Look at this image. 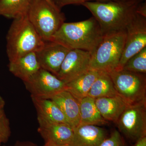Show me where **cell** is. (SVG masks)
Here are the masks:
<instances>
[{
  "mask_svg": "<svg viewBox=\"0 0 146 146\" xmlns=\"http://www.w3.org/2000/svg\"><path fill=\"white\" fill-rule=\"evenodd\" d=\"M117 95V93L108 73L100 71L99 74L91 86L88 96L96 99Z\"/></svg>",
  "mask_w": 146,
  "mask_h": 146,
  "instance_id": "20",
  "label": "cell"
},
{
  "mask_svg": "<svg viewBox=\"0 0 146 146\" xmlns=\"http://www.w3.org/2000/svg\"><path fill=\"white\" fill-rule=\"evenodd\" d=\"M120 132L137 141L146 136V100L129 105L117 123Z\"/></svg>",
  "mask_w": 146,
  "mask_h": 146,
  "instance_id": "7",
  "label": "cell"
},
{
  "mask_svg": "<svg viewBox=\"0 0 146 146\" xmlns=\"http://www.w3.org/2000/svg\"><path fill=\"white\" fill-rule=\"evenodd\" d=\"M99 146H125L121 134L115 130L108 138H106Z\"/></svg>",
  "mask_w": 146,
  "mask_h": 146,
  "instance_id": "24",
  "label": "cell"
},
{
  "mask_svg": "<svg viewBox=\"0 0 146 146\" xmlns=\"http://www.w3.org/2000/svg\"><path fill=\"white\" fill-rule=\"evenodd\" d=\"M79 104L80 122L79 125H91L99 126L108 123L97 108L95 99L85 97L79 102Z\"/></svg>",
  "mask_w": 146,
  "mask_h": 146,
  "instance_id": "19",
  "label": "cell"
},
{
  "mask_svg": "<svg viewBox=\"0 0 146 146\" xmlns=\"http://www.w3.org/2000/svg\"><path fill=\"white\" fill-rule=\"evenodd\" d=\"M97 108L106 121L117 122L128 105L119 96L103 97L95 99Z\"/></svg>",
  "mask_w": 146,
  "mask_h": 146,
  "instance_id": "15",
  "label": "cell"
},
{
  "mask_svg": "<svg viewBox=\"0 0 146 146\" xmlns=\"http://www.w3.org/2000/svg\"><path fill=\"white\" fill-rule=\"evenodd\" d=\"M44 146H73L70 145H57L50 143H45Z\"/></svg>",
  "mask_w": 146,
  "mask_h": 146,
  "instance_id": "29",
  "label": "cell"
},
{
  "mask_svg": "<svg viewBox=\"0 0 146 146\" xmlns=\"http://www.w3.org/2000/svg\"><path fill=\"white\" fill-rule=\"evenodd\" d=\"M74 129L70 145L73 146H99L106 138L105 130L99 126L78 125Z\"/></svg>",
  "mask_w": 146,
  "mask_h": 146,
  "instance_id": "13",
  "label": "cell"
},
{
  "mask_svg": "<svg viewBox=\"0 0 146 146\" xmlns=\"http://www.w3.org/2000/svg\"><path fill=\"white\" fill-rule=\"evenodd\" d=\"M100 71L90 70L85 74L65 84V90L70 93L79 102L88 96L92 84Z\"/></svg>",
  "mask_w": 146,
  "mask_h": 146,
  "instance_id": "18",
  "label": "cell"
},
{
  "mask_svg": "<svg viewBox=\"0 0 146 146\" xmlns=\"http://www.w3.org/2000/svg\"><path fill=\"white\" fill-rule=\"evenodd\" d=\"M27 16L45 42L50 41L65 21L61 10L46 0H31Z\"/></svg>",
  "mask_w": 146,
  "mask_h": 146,
  "instance_id": "4",
  "label": "cell"
},
{
  "mask_svg": "<svg viewBox=\"0 0 146 146\" xmlns=\"http://www.w3.org/2000/svg\"><path fill=\"white\" fill-rule=\"evenodd\" d=\"M145 0L88 1L81 5L91 12L106 34L125 30L137 13L138 6Z\"/></svg>",
  "mask_w": 146,
  "mask_h": 146,
  "instance_id": "1",
  "label": "cell"
},
{
  "mask_svg": "<svg viewBox=\"0 0 146 146\" xmlns=\"http://www.w3.org/2000/svg\"><path fill=\"white\" fill-rule=\"evenodd\" d=\"M113 1H128V0H113Z\"/></svg>",
  "mask_w": 146,
  "mask_h": 146,
  "instance_id": "31",
  "label": "cell"
},
{
  "mask_svg": "<svg viewBox=\"0 0 146 146\" xmlns=\"http://www.w3.org/2000/svg\"></svg>",
  "mask_w": 146,
  "mask_h": 146,
  "instance_id": "32",
  "label": "cell"
},
{
  "mask_svg": "<svg viewBox=\"0 0 146 146\" xmlns=\"http://www.w3.org/2000/svg\"><path fill=\"white\" fill-rule=\"evenodd\" d=\"M31 99L37 112V118L69 125L61 110L51 100L43 99L34 97H31Z\"/></svg>",
  "mask_w": 146,
  "mask_h": 146,
  "instance_id": "17",
  "label": "cell"
},
{
  "mask_svg": "<svg viewBox=\"0 0 146 146\" xmlns=\"http://www.w3.org/2000/svg\"><path fill=\"white\" fill-rule=\"evenodd\" d=\"M13 146H37L35 144L29 142H20Z\"/></svg>",
  "mask_w": 146,
  "mask_h": 146,
  "instance_id": "28",
  "label": "cell"
},
{
  "mask_svg": "<svg viewBox=\"0 0 146 146\" xmlns=\"http://www.w3.org/2000/svg\"><path fill=\"white\" fill-rule=\"evenodd\" d=\"M51 100L61 110L70 126L74 129L79 125V102L70 93L64 90L56 95Z\"/></svg>",
  "mask_w": 146,
  "mask_h": 146,
  "instance_id": "14",
  "label": "cell"
},
{
  "mask_svg": "<svg viewBox=\"0 0 146 146\" xmlns=\"http://www.w3.org/2000/svg\"><path fill=\"white\" fill-rule=\"evenodd\" d=\"M126 36V30L105 34L91 54L90 70L108 73L115 70L121 57Z\"/></svg>",
  "mask_w": 146,
  "mask_h": 146,
  "instance_id": "5",
  "label": "cell"
},
{
  "mask_svg": "<svg viewBox=\"0 0 146 146\" xmlns=\"http://www.w3.org/2000/svg\"><path fill=\"white\" fill-rule=\"evenodd\" d=\"M91 54L79 49L70 50L65 56L56 76L65 84L90 70Z\"/></svg>",
  "mask_w": 146,
  "mask_h": 146,
  "instance_id": "10",
  "label": "cell"
},
{
  "mask_svg": "<svg viewBox=\"0 0 146 146\" xmlns=\"http://www.w3.org/2000/svg\"><path fill=\"white\" fill-rule=\"evenodd\" d=\"M135 146H146V136L140 138L136 141Z\"/></svg>",
  "mask_w": 146,
  "mask_h": 146,
  "instance_id": "27",
  "label": "cell"
},
{
  "mask_svg": "<svg viewBox=\"0 0 146 146\" xmlns=\"http://www.w3.org/2000/svg\"><path fill=\"white\" fill-rule=\"evenodd\" d=\"M122 70L131 72L146 74V47L129 58Z\"/></svg>",
  "mask_w": 146,
  "mask_h": 146,
  "instance_id": "22",
  "label": "cell"
},
{
  "mask_svg": "<svg viewBox=\"0 0 146 146\" xmlns=\"http://www.w3.org/2000/svg\"><path fill=\"white\" fill-rule=\"evenodd\" d=\"M10 135V123L4 113L0 116V146L8 141Z\"/></svg>",
  "mask_w": 146,
  "mask_h": 146,
  "instance_id": "23",
  "label": "cell"
},
{
  "mask_svg": "<svg viewBox=\"0 0 146 146\" xmlns=\"http://www.w3.org/2000/svg\"><path fill=\"white\" fill-rule=\"evenodd\" d=\"M31 0H0V16L14 19L27 15Z\"/></svg>",
  "mask_w": 146,
  "mask_h": 146,
  "instance_id": "21",
  "label": "cell"
},
{
  "mask_svg": "<svg viewBox=\"0 0 146 146\" xmlns=\"http://www.w3.org/2000/svg\"><path fill=\"white\" fill-rule=\"evenodd\" d=\"M70 50L56 42L46 41L35 54L40 68L56 76Z\"/></svg>",
  "mask_w": 146,
  "mask_h": 146,
  "instance_id": "11",
  "label": "cell"
},
{
  "mask_svg": "<svg viewBox=\"0 0 146 146\" xmlns=\"http://www.w3.org/2000/svg\"><path fill=\"white\" fill-rule=\"evenodd\" d=\"M53 3L58 9H61L65 6L69 5H82V4L88 1H108L110 0H51Z\"/></svg>",
  "mask_w": 146,
  "mask_h": 146,
  "instance_id": "25",
  "label": "cell"
},
{
  "mask_svg": "<svg viewBox=\"0 0 146 146\" xmlns=\"http://www.w3.org/2000/svg\"><path fill=\"white\" fill-rule=\"evenodd\" d=\"M118 96L128 105L146 100V74L114 70L108 73Z\"/></svg>",
  "mask_w": 146,
  "mask_h": 146,
  "instance_id": "6",
  "label": "cell"
},
{
  "mask_svg": "<svg viewBox=\"0 0 146 146\" xmlns=\"http://www.w3.org/2000/svg\"><path fill=\"white\" fill-rule=\"evenodd\" d=\"M38 131L45 143L57 145H70L74 136L73 128L67 124L50 121L37 118Z\"/></svg>",
  "mask_w": 146,
  "mask_h": 146,
  "instance_id": "12",
  "label": "cell"
},
{
  "mask_svg": "<svg viewBox=\"0 0 146 146\" xmlns=\"http://www.w3.org/2000/svg\"><path fill=\"white\" fill-rule=\"evenodd\" d=\"M104 34L94 17L74 23H64L50 41L70 50L79 49L94 52Z\"/></svg>",
  "mask_w": 146,
  "mask_h": 146,
  "instance_id": "2",
  "label": "cell"
},
{
  "mask_svg": "<svg viewBox=\"0 0 146 146\" xmlns=\"http://www.w3.org/2000/svg\"><path fill=\"white\" fill-rule=\"evenodd\" d=\"M46 1H48V2H50V3H52V2L51 1V0H46Z\"/></svg>",
  "mask_w": 146,
  "mask_h": 146,
  "instance_id": "30",
  "label": "cell"
},
{
  "mask_svg": "<svg viewBox=\"0 0 146 146\" xmlns=\"http://www.w3.org/2000/svg\"><path fill=\"white\" fill-rule=\"evenodd\" d=\"M8 68L11 73L23 82L29 80L41 68L35 52L9 62Z\"/></svg>",
  "mask_w": 146,
  "mask_h": 146,
  "instance_id": "16",
  "label": "cell"
},
{
  "mask_svg": "<svg viewBox=\"0 0 146 146\" xmlns=\"http://www.w3.org/2000/svg\"><path fill=\"white\" fill-rule=\"evenodd\" d=\"M31 97L51 100L65 90V84L51 73L42 68L29 80L24 82Z\"/></svg>",
  "mask_w": 146,
  "mask_h": 146,
  "instance_id": "9",
  "label": "cell"
},
{
  "mask_svg": "<svg viewBox=\"0 0 146 146\" xmlns=\"http://www.w3.org/2000/svg\"><path fill=\"white\" fill-rule=\"evenodd\" d=\"M7 53L9 62L36 52L45 41L35 30L27 15L13 19L6 36Z\"/></svg>",
  "mask_w": 146,
  "mask_h": 146,
  "instance_id": "3",
  "label": "cell"
},
{
  "mask_svg": "<svg viewBox=\"0 0 146 146\" xmlns=\"http://www.w3.org/2000/svg\"><path fill=\"white\" fill-rule=\"evenodd\" d=\"M126 38L121 57L115 70H122L132 56L146 47V17L137 12L126 28Z\"/></svg>",
  "mask_w": 146,
  "mask_h": 146,
  "instance_id": "8",
  "label": "cell"
},
{
  "mask_svg": "<svg viewBox=\"0 0 146 146\" xmlns=\"http://www.w3.org/2000/svg\"><path fill=\"white\" fill-rule=\"evenodd\" d=\"M5 102L3 98L0 95V116L4 114V108L5 106Z\"/></svg>",
  "mask_w": 146,
  "mask_h": 146,
  "instance_id": "26",
  "label": "cell"
}]
</instances>
